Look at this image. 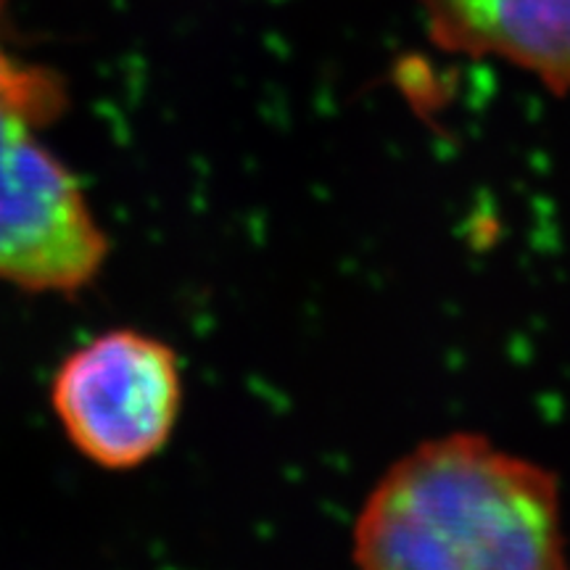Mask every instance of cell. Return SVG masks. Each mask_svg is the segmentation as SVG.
I'll return each instance as SVG.
<instances>
[{"label": "cell", "instance_id": "1", "mask_svg": "<svg viewBox=\"0 0 570 570\" xmlns=\"http://www.w3.org/2000/svg\"><path fill=\"white\" fill-rule=\"evenodd\" d=\"M362 570H568L560 479L475 431L391 462L354 523Z\"/></svg>", "mask_w": 570, "mask_h": 570}, {"label": "cell", "instance_id": "2", "mask_svg": "<svg viewBox=\"0 0 570 570\" xmlns=\"http://www.w3.org/2000/svg\"><path fill=\"white\" fill-rule=\"evenodd\" d=\"M38 111L0 96V277L30 291H77L106 259L80 185L35 138Z\"/></svg>", "mask_w": 570, "mask_h": 570}, {"label": "cell", "instance_id": "3", "mask_svg": "<svg viewBox=\"0 0 570 570\" xmlns=\"http://www.w3.org/2000/svg\"><path fill=\"white\" fill-rule=\"evenodd\" d=\"M183 404L177 354L138 331H111L67 356L53 407L85 458L104 468H138L173 436Z\"/></svg>", "mask_w": 570, "mask_h": 570}, {"label": "cell", "instance_id": "4", "mask_svg": "<svg viewBox=\"0 0 570 570\" xmlns=\"http://www.w3.org/2000/svg\"><path fill=\"white\" fill-rule=\"evenodd\" d=\"M444 53L510 63L570 98V0H420Z\"/></svg>", "mask_w": 570, "mask_h": 570}, {"label": "cell", "instance_id": "5", "mask_svg": "<svg viewBox=\"0 0 570 570\" xmlns=\"http://www.w3.org/2000/svg\"><path fill=\"white\" fill-rule=\"evenodd\" d=\"M0 6H3V0H0ZM0 96L17 98V101L38 111H53L61 101L59 88L48 82L42 71L13 67L3 53H0Z\"/></svg>", "mask_w": 570, "mask_h": 570}]
</instances>
